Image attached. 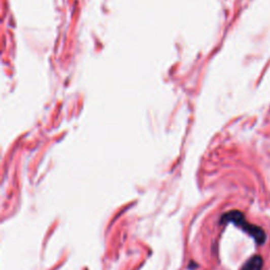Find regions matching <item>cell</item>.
Segmentation results:
<instances>
[{"label":"cell","mask_w":270,"mask_h":270,"mask_svg":"<svg viewBox=\"0 0 270 270\" xmlns=\"http://www.w3.org/2000/svg\"><path fill=\"white\" fill-rule=\"evenodd\" d=\"M263 264L264 261L262 259V256L254 255L244 264V266L242 267L241 270H262Z\"/></svg>","instance_id":"obj_2"},{"label":"cell","mask_w":270,"mask_h":270,"mask_svg":"<svg viewBox=\"0 0 270 270\" xmlns=\"http://www.w3.org/2000/svg\"><path fill=\"white\" fill-rule=\"evenodd\" d=\"M221 223H232L235 226L240 227L243 231L248 233L254 241L256 244L263 245L266 241V233L263 229L259 226L252 225L248 223L245 219V215L239 210H231L225 213L221 218Z\"/></svg>","instance_id":"obj_1"}]
</instances>
